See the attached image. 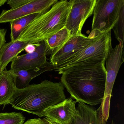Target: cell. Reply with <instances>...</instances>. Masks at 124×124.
Listing matches in <instances>:
<instances>
[{
  "mask_svg": "<svg viewBox=\"0 0 124 124\" xmlns=\"http://www.w3.org/2000/svg\"><path fill=\"white\" fill-rule=\"evenodd\" d=\"M44 40L37 43L34 51L18 55L11 62V70H23L41 67L47 62Z\"/></svg>",
  "mask_w": 124,
  "mask_h": 124,
  "instance_id": "30bf717a",
  "label": "cell"
},
{
  "mask_svg": "<svg viewBox=\"0 0 124 124\" xmlns=\"http://www.w3.org/2000/svg\"><path fill=\"white\" fill-rule=\"evenodd\" d=\"M42 119L43 121L45 124H54L51 121H50L49 120L46 119V118H43Z\"/></svg>",
  "mask_w": 124,
  "mask_h": 124,
  "instance_id": "cb8c5ba5",
  "label": "cell"
},
{
  "mask_svg": "<svg viewBox=\"0 0 124 124\" xmlns=\"http://www.w3.org/2000/svg\"><path fill=\"white\" fill-rule=\"evenodd\" d=\"M2 71H2V70H1L0 69V75H1V73H2Z\"/></svg>",
  "mask_w": 124,
  "mask_h": 124,
  "instance_id": "484cf974",
  "label": "cell"
},
{
  "mask_svg": "<svg viewBox=\"0 0 124 124\" xmlns=\"http://www.w3.org/2000/svg\"><path fill=\"white\" fill-rule=\"evenodd\" d=\"M78 103L76 114L69 124H106L100 108L95 110L85 103ZM111 124H114V120Z\"/></svg>",
  "mask_w": 124,
  "mask_h": 124,
  "instance_id": "7c38bea8",
  "label": "cell"
},
{
  "mask_svg": "<svg viewBox=\"0 0 124 124\" xmlns=\"http://www.w3.org/2000/svg\"><path fill=\"white\" fill-rule=\"evenodd\" d=\"M123 45L119 43L114 48L112 47L105 60L106 76L105 92L103 99L100 106L104 114H109L112 88L119 70L124 62Z\"/></svg>",
  "mask_w": 124,
  "mask_h": 124,
  "instance_id": "8992f818",
  "label": "cell"
},
{
  "mask_svg": "<svg viewBox=\"0 0 124 124\" xmlns=\"http://www.w3.org/2000/svg\"><path fill=\"white\" fill-rule=\"evenodd\" d=\"M57 70V68L50 62H47L41 67L13 71L16 76V87L22 88L29 85L32 80L42 73Z\"/></svg>",
  "mask_w": 124,
  "mask_h": 124,
  "instance_id": "5bb4252c",
  "label": "cell"
},
{
  "mask_svg": "<svg viewBox=\"0 0 124 124\" xmlns=\"http://www.w3.org/2000/svg\"><path fill=\"white\" fill-rule=\"evenodd\" d=\"M71 8L65 27L71 37L82 34L85 22L93 13L96 0H70Z\"/></svg>",
  "mask_w": 124,
  "mask_h": 124,
  "instance_id": "52a82bcc",
  "label": "cell"
},
{
  "mask_svg": "<svg viewBox=\"0 0 124 124\" xmlns=\"http://www.w3.org/2000/svg\"><path fill=\"white\" fill-rule=\"evenodd\" d=\"M7 1V0H0V7L4 5Z\"/></svg>",
  "mask_w": 124,
  "mask_h": 124,
  "instance_id": "d4e9b609",
  "label": "cell"
},
{
  "mask_svg": "<svg viewBox=\"0 0 124 124\" xmlns=\"http://www.w3.org/2000/svg\"><path fill=\"white\" fill-rule=\"evenodd\" d=\"M7 31L6 29H0V50L6 42V36Z\"/></svg>",
  "mask_w": 124,
  "mask_h": 124,
  "instance_id": "44dd1931",
  "label": "cell"
},
{
  "mask_svg": "<svg viewBox=\"0 0 124 124\" xmlns=\"http://www.w3.org/2000/svg\"><path fill=\"white\" fill-rule=\"evenodd\" d=\"M57 0H31L29 2L16 9L3 10L0 14V23H11L27 16L48 11L58 2Z\"/></svg>",
  "mask_w": 124,
  "mask_h": 124,
  "instance_id": "ba28073f",
  "label": "cell"
},
{
  "mask_svg": "<svg viewBox=\"0 0 124 124\" xmlns=\"http://www.w3.org/2000/svg\"><path fill=\"white\" fill-rule=\"evenodd\" d=\"M37 45V43L35 44H28L25 48L24 50L26 51L27 53H32L35 50Z\"/></svg>",
  "mask_w": 124,
  "mask_h": 124,
  "instance_id": "603a6c76",
  "label": "cell"
},
{
  "mask_svg": "<svg viewBox=\"0 0 124 124\" xmlns=\"http://www.w3.org/2000/svg\"><path fill=\"white\" fill-rule=\"evenodd\" d=\"M112 47L111 31L101 33L95 37L85 49L62 64L58 70L105 62Z\"/></svg>",
  "mask_w": 124,
  "mask_h": 124,
  "instance_id": "277c9868",
  "label": "cell"
},
{
  "mask_svg": "<svg viewBox=\"0 0 124 124\" xmlns=\"http://www.w3.org/2000/svg\"><path fill=\"white\" fill-rule=\"evenodd\" d=\"M25 119L20 112L0 113V124H23Z\"/></svg>",
  "mask_w": 124,
  "mask_h": 124,
  "instance_id": "ac0fdd59",
  "label": "cell"
},
{
  "mask_svg": "<svg viewBox=\"0 0 124 124\" xmlns=\"http://www.w3.org/2000/svg\"><path fill=\"white\" fill-rule=\"evenodd\" d=\"M124 6L122 8L117 21L112 28L115 38L119 43L124 45Z\"/></svg>",
  "mask_w": 124,
  "mask_h": 124,
  "instance_id": "d6986e66",
  "label": "cell"
},
{
  "mask_svg": "<svg viewBox=\"0 0 124 124\" xmlns=\"http://www.w3.org/2000/svg\"><path fill=\"white\" fill-rule=\"evenodd\" d=\"M71 5L70 0L58 1L34 19L16 40L35 44L56 33L65 26Z\"/></svg>",
  "mask_w": 124,
  "mask_h": 124,
  "instance_id": "3957f363",
  "label": "cell"
},
{
  "mask_svg": "<svg viewBox=\"0 0 124 124\" xmlns=\"http://www.w3.org/2000/svg\"><path fill=\"white\" fill-rule=\"evenodd\" d=\"M64 86L61 82L47 80L22 88H16L9 101L16 109L42 117L44 111L66 99Z\"/></svg>",
  "mask_w": 124,
  "mask_h": 124,
  "instance_id": "7a4b0ae2",
  "label": "cell"
},
{
  "mask_svg": "<svg viewBox=\"0 0 124 124\" xmlns=\"http://www.w3.org/2000/svg\"><path fill=\"white\" fill-rule=\"evenodd\" d=\"M40 14L36 13L16 19L10 23L11 41L16 40L26 27Z\"/></svg>",
  "mask_w": 124,
  "mask_h": 124,
  "instance_id": "e0dca14e",
  "label": "cell"
},
{
  "mask_svg": "<svg viewBox=\"0 0 124 124\" xmlns=\"http://www.w3.org/2000/svg\"><path fill=\"white\" fill-rule=\"evenodd\" d=\"M71 37L70 31L65 26L44 40L46 55L52 56L61 50Z\"/></svg>",
  "mask_w": 124,
  "mask_h": 124,
  "instance_id": "2e32d148",
  "label": "cell"
},
{
  "mask_svg": "<svg viewBox=\"0 0 124 124\" xmlns=\"http://www.w3.org/2000/svg\"><path fill=\"white\" fill-rule=\"evenodd\" d=\"M31 0H8L7 1L8 5L11 9H16L29 2Z\"/></svg>",
  "mask_w": 124,
  "mask_h": 124,
  "instance_id": "ffe728a7",
  "label": "cell"
},
{
  "mask_svg": "<svg viewBox=\"0 0 124 124\" xmlns=\"http://www.w3.org/2000/svg\"><path fill=\"white\" fill-rule=\"evenodd\" d=\"M16 76L13 71L4 70L0 75V105L9 104L16 88Z\"/></svg>",
  "mask_w": 124,
  "mask_h": 124,
  "instance_id": "4fadbf2b",
  "label": "cell"
},
{
  "mask_svg": "<svg viewBox=\"0 0 124 124\" xmlns=\"http://www.w3.org/2000/svg\"><path fill=\"white\" fill-rule=\"evenodd\" d=\"M105 62L74 66L57 70L62 74L61 82L77 102L91 106L101 104L106 85Z\"/></svg>",
  "mask_w": 124,
  "mask_h": 124,
  "instance_id": "6da1fadb",
  "label": "cell"
},
{
  "mask_svg": "<svg viewBox=\"0 0 124 124\" xmlns=\"http://www.w3.org/2000/svg\"><path fill=\"white\" fill-rule=\"evenodd\" d=\"M23 124H45L42 119L40 118H34L28 120Z\"/></svg>",
  "mask_w": 124,
  "mask_h": 124,
  "instance_id": "7402d4cb",
  "label": "cell"
},
{
  "mask_svg": "<svg viewBox=\"0 0 124 124\" xmlns=\"http://www.w3.org/2000/svg\"><path fill=\"white\" fill-rule=\"evenodd\" d=\"M123 6L124 0H96L91 31L88 37L93 39L100 34L111 31Z\"/></svg>",
  "mask_w": 124,
  "mask_h": 124,
  "instance_id": "5b68a950",
  "label": "cell"
},
{
  "mask_svg": "<svg viewBox=\"0 0 124 124\" xmlns=\"http://www.w3.org/2000/svg\"><path fill=\"white\" fill-rule=\"evenodd\" d=\"M29 43L16 40L6 43L0 50V69L5 70L9 63L24 50Z\"/></svg>",
  "mask_w": 124,
  "mask_h": 124,
  "instance_id": "9a60e30c",
  "label": "cell"
},
{
  "mask_svg": "<svg viewBox=\"0 0 124 124\" xmlns=\"http://www.w3.org/2000/svg\"><path fill=\"white\" fill-rule=\"evenodd\" d=\"M54 124H55V123H54Z\"/></svg>",
  "mask_w": 124,
  "mask_h": 124,
  "instance_id": "4316f807",
  "label": "cell"
},
{
  "mask_svg": "<svg viewBox=\"0 0 124 124\" xmlns=\"http://www.w3.org/2000/svg\"><path fill=\"white\" fill-rule=\"evenodd\" d=\"M77 101L71 97L44 111L42 117L56 124H69L76 114Z\"/></svg>",
  "mask_w": 124,
  "mask_h": 124,
  "instance_id": "8fae6325",
  "label": "cell"
},
{
  "mask_svg": "<svg viewBox=\"0 0 124 124\" xmlns=\"http://www.w3.org/2000/svg\"><path fill=\"white\" fill-rule=\"evenodd\" d=\"M93 39L82 34L71 37L61 50L51 56L50 62L58 70L62 64L85 49L93 42Z\"/></svg>",
  "mask_w": 124,
  "mask_h": 124,
  "instance_id": "9c48e42d",
  "label": "cell"
}]
</instances>
